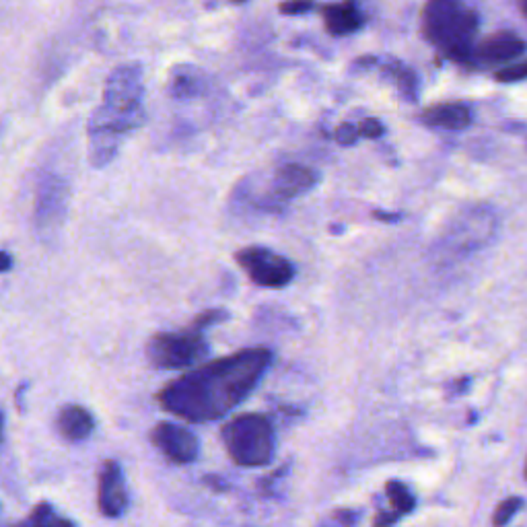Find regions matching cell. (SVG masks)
I'll list each match as a JSON object with an SVG mask.
<instances>
[{
  "label": "cell",
  "mask_w": 527,
  "mask_h": 527,
  "mask_svg": "<svg viewBox=\"0 0 527 527\" xmlns=\"http://www.w3.org/2000/svg\"><path fill=\"white\" fill-rule=\"evenodd\" d=\"M272 363L270 348H243L169 381L159 406L188 423H213L248 400Z\"/></svg>",
  "instance_id": "6da1fadb"
},
{
  "label": "cell",
  "mask_w": 527,
  "mask_h": 527,
  "mask_svg": "<svg viewBox=\"0 0 527 527\" xmlns=\"http://www.w3.org/2000/svg\"><path fill=\"white\" fill-rule=\"evenodd\" d=\"M143 66H116L103 87V101L89 118V161L93 167L110 165L124 140L145 124Z\"/></svg>",
  "instance_id": "7a4b0ae2"
},
{
  "label": "cell",
  "mask_w": 527,
  "mask_h": 527,
  "mask_svg": "<svg viewBox=\"0 0 527 527\" xmlns=\"http://www.w3.org/2000/svg\"><path fill=\"white\" fill-rule=\"evenodd\" d=\"M478 27V13L466 0H427L423 9L425 38L458 64H472Z\"/></svg>",
  "instance_id": "3957f363"
},
{
  "label": "cell",
  "mask_w": 527,
  "mask_h": 527,
  "mask_svg": "<svg viewBox=\"0 0 527 527\" xmlns=\"http://www.w3.org/2000/svg\"><path fill=\"white\" fill-rule=\"evenodd\" d=\"M229 320L225 309H208L198 313L190 328L180 332H161L147 342V357L159 369H186L198 363L206 353V328Z\"/></svg>",
  "instance_id": "277c9868"
},
{
  "label": "cell",
  "mask_w": 527,
  "mask_h": 527,
  "mask_svg": "<svg viewBox=\"0 0 527 527\" xmlns=\"http://www.w3.org/2000/svg\"><path fill=\"white\" fill-rule=\"evenodd\" d=\"M229 458L243 468L268 466L274 455V427L264 414L248 412L231 418L221 429Z\"/></svg>",
  "instance_id": "5b68a950"
},
{
  "label": "cell",
  "mask_w": 527,
  "mask_h": 527,
  "mask_svg": "<svg viewBox=\"0 0 527 527\" xmlns=\"http://www.w3.org/2000/svg\"><path fill=\"white\" fill-rule=\"evenodd\" d=\"M235 262L248 272L252 283L264 289H283L295 278V266L280 254L262 248V245H250L235 254Z\"/></svg>",
  "instance_id": "8992f818"
},
{
  "label": "cell",
  "mask_w": 527,
  "mask_h": 527,
  "mask_svg": "<svg viewBox=\"0 0 527 527\" xmlns=\"http://www.w3.org/2000/svg\"><path fill=\"white\" fill-rule=\"evenodd\" d=\"M318 182H320V175L311 167L297 165V163L283 165L274 173L270 194L266 196V208L283 206V204L307 194L309 190H313Z\"/></svg>",
  "instance_id": "52a82bcc"
},
{
  "label": "cell",
  "mask_w": 527,
  "mask_h": 527,
  "mask_svg": "<svg viewBox=\"0 0 527 527\" xmlns=\"http://www.w3.org/2000/svg\"><path fill=\"white\" fill-rule=\"evenodd\" d=\"M68 186L58 175H46L35 200V227L42 235H50L58 229L66 215Z\"/></svg>",
  "instance_id": "ba28073f"
},
{
  "label": "cell",
  "mask_w": 527,
  "mask_h": 527,
  "mask_svg": "<svg viewBox=\"0 0 527 527\" xmlns=\"http://www.w3.org/2000/svg\"><path fill=\"white\" fill-rule=\"evenodd\" d=\"M151 443L165 455L167 460L182 466L196 462L200 453V443L196 435L173 423H159L151 431Z\"/></svg>",
  "instance_id": "9c48e42d"
},
{
  "label": "cell",
  "mask_w": 527,
  "mask_h": 527,
  "mask_svg": "<svg viewBox=\"0 0 527 527\" xmlns=\"http://www.w3.org/2000/svg\"><path fill=\"white\" fill-rule=\"evenodd\" d=\"M97 505L101 515L116 519L124 515L128 507V490L124 484V474L118 462L108 460L103 462L99 470V482H97Z\"/></svg>",
  "instance_id": "30bf717a"
},
{
  "label": "cell",
  "mask_w": 527,
  "mask_h": 527,
  "mask_svg": "<svg viewBox=\"0 0 527 527\" xmlns=\"http://www.w3.org/2000/svg\"><path fill=\"white\" fill-rule=\"evenodd\" d=\"M525 52V42L513 31H499L490 38L482 40L474 46L472 64H486V66H501L509 64Z\"/></svg>",
  "instance_id": "8fae6325"
},
{
  "label": "cell",
  "mask_w": 527,
  "mask_h": 527,
  "mask_svg": "<svg viewBox=\"0 0 527 527\" xmlns=\"http://www.w3.org/2000/svg\"><path fill=\"white\" fill-rule=\"evenodd\" d=\"M423 122L443 130H466L472 124V112L464 103H437L423 112Z\"/></svg>",
  "instance_id": "7c38bea8"
},
{
  "label": "cell",
  "mask_w": 527,
  "mask_h": 527,
  "mask_svg": "<svg viewBox=\"0 0 527 527\" xmlns=\"http://www.w3.org/2000/svg\"><path fill=\"white\" fill-rule=\"evenodd\" d=\"M95 429L93 414L79 406V404H68L58 414V431L68 441H85Z\"/></svg>",
  "instance_id": "4fadbf2b"
},
{
  "label": "cell",
  "mask_w": 527,
  "mask_h": 527,
  "mask_svg": "<svg viewBox=\"0 0 527 527\" xmlns=\"http://www.w3.org/2000/svg\"><path fill=\"white\" fill-rule=\"evenodd\" d=\"M322 13H324L326 29L332 35H350L359 31L365 23L363 13L359 11L353 0H346V3L340 5H328L322 9Z\"/></svg>",
  "instance_id": "5bb4252c"
},
{
  "label": "cell",
  "mask_w": 527,
  "mask_h": 527,
  "mask_svg": "<svg viewBox=\"0 0 527 527\" xmlns=\"http://www.w3.org/2000/svg\"><path fill=\"white\" fill-rule=\"evenodd\" d=\"M169 91L175 99L198 97L204 91V75L196 66H175L171 70Z\"/></svg>",
  "instance_id": "9a60e30c"
},
{
  "label": "cell",
  "mask_w": 527,
  "mask_h": 527,
  "mask_svg": "<svg viewBox=\"0 0 527 527\" xmlns=\"http://www.w3.org/2000/svg\"><path fill=\"white\" fill-rule=\"evenodd\" d=\"M17 527H75V525L70 523L68 519L56 515V511L52 509L50 503H40L29 513L25 523H21Z\"/></svg>",
  "instance_id": "2e32d148"
},
{
  "label": "cell",
  "mask_w": 527,
  "mask_h": 527,
  "mask_svg": "<svg viewBox=\"0 0 527 527\" xmlns=\"http://www.w3.org/2000/svg\"><path fill=\"white\" fill-rule=\"evenodd\" d=\"M385 493H388V499L394 505L396 513L404 515L414 509V497L408 493V488L404 484L388 482V486H385Z\"/></svg>",
  "instance_id": "e0dca14e"
},
{
  "label": "cell",
  "mask_w": 527,
  "mask_h": 527,
  "mask_svg": "<svg viewBox=\"0 0 527 527\" xmlns=\"http://www.w3.org/2000/svg\"><path fill=\"white\" fill-rule=\"evenodd\" d=\"M521 507H523V501H521L519 497H509V499H505V501L495 509L493 525H495V527H503V525H507V523L519 513Z\"/></svg>",
  "instance_id": "ac0fdd59"
},
{
  "label": "cell",
  "mask_w": 527,
  "mask_h": 527,
  "mask_svg": "<svg viewBox=\"0 0 527 527\" xmlns=\"http://www.w3.org/2000/svg\"><path fill=\"white\" fill-rule=\"evenodd\" d=\"M394 77H396V83H398V89L404 97H408V101H414L416 99V75L412 73V70H406V68H394Z\"/></svg>",
  "instance_id": "d6986e66"
},
{
  "label": "cell",
  "mask_w": 527,
  "mask_h": 527,
  "mask_svg": "<svg viewBox=\"0 0 527 527\" xmlns=\"http://www.w3.org/2000/svg\"><path fill=\"white\" fill-rule=\"evenodd\" d=\"M495 77L501 83H517V81H523V79H527V62L513 64V66H505V68L497 70Z\"/></svg>",
  "instance_id": "ffe728a7"
},
{
  "label": "cell",
  "mask_w": 527,
  "mask_h": 527,
  "mask_svg": "<svg viewBox=\"0 0 527 527\" xmlns=\"http://www.w3.org/2000/svg\"><path fill=\"white\" fill-rule=\"evenodd\" d=\"M313 9H315L313 0H285V3L278 7L280 13H283V15H291V17L305 15V13L313 11Z\"/></svg>",
  "instance_id": "44dd1931"
},
{
  "label": "cell",
  "mask_w": 527,
  "mask_h": 527,
  "mask_svg": "<svg viewBox=\"0 0 527 527\" xmlns=\"http://www.w3.org/2000/svg\"><path fill=\"white\" fill-rule=\"evenodd\" d=\"M336 140H338V145L342 147H350V145H355L357 140L361 138V132H359V126H353V124H342L338 126L336 130Z\"/></svg>",
  "instance_id": "7402d4cb"
},
{
  "label": "cell",
  "mask_w": 527,
  "mask_h": 527,
  "mask_svg": "<svg viewBox=\"0 0 527 527\" xmlns=\"http://www.w3.org/2000/svg\"><path fill=\"white\" fill-rule=\"evenodd\" d=\"M359 132H361V136H365V138H379V136H383L385 128H383V124H381L377 118H365V120L359 124Z\"/></svg>",
  "instance_id": "603a6c76"
},
{
  "label": "cell",
  "mask_w": 527,
  "mask_h": 527,
  "mask_svg": "<svg viewBox=\"0 0 527 527\" xmlns=\"http://www.w3.org/2000/svg\"><path fill=\"white\" fill-rule=\"evenodd\" d=\"M13 266V258L7 252H0V272H7Z\"/></svg>",
  "instance_id": "cb8c5ba5"
},
{
  "label": "cell",
  "mask_w": 527,
  "mask_h": 527,
  "mask_svg": "<svg viewBox=\"0 0 527 527\" xmlns=\"http://www.w3.org/2000/svg\"><path fill=\"white\" fill-rule=\"evenodd\" d=\"M3 437H5V414L0 410V443H3Z\"/></svg>",
  "instance_id": "d4e9b609"
},
{
  "label": "cell",
  "mask_w": 527,
  "mask_h": 527,
  "mask_svg": "<svg viewBox=\"0 0 527 527\" xmlns=\"http://www.w3.org/2000/svg\"><path fill=\"white\" fill-rule=\"evenodd\" d=\"M519 5H521V11H523V15L527 19V0H519Z\"/></svg>",
  "instance_id": "484cf974"
},
{
  "label": "cell",
  "mask_w": 527,
  "mask_h": 527,
  "mask_svg": "<svg viewBox=\"0 0 527 527\" xmlns=\"http://www.w3.org/2000/svg\"><path fill=\"white\" fill-rule=\"evenodd\" d=\"M523 476H525V480H527V460H525V472H523Z\"/></svg>",
  "instance_id": "4316f807"
},
{
  "label": "cell",
  "mask_w": 527,
  "mask_h": 527,
  "mask_svg": "<svg viewBox=\"0 0 527 527\" xmlns=\"http://www.w3.org/2000/svg\"><path fill=\"white\" fill-rule=\"evenodd\" d=\"M233 3H245V0H233Z\"/></svg>",
  "instance_id": "83f0119b"
}]
</instances>
